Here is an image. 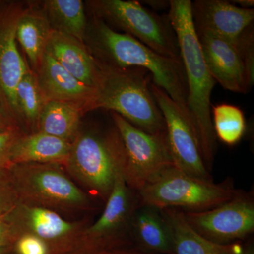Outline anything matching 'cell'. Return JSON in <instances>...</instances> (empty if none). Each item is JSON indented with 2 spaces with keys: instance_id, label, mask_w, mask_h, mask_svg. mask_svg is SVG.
Here are the masks:
<instances>
[{
  "instance_id": "1",
  "label": "cell",
  "mask_w": 254,
  "mask_h": 254,
  "mask_svg": "<svg viewBox=\"0 0 254 254\" xmlns=\"http://www.w3.org/2000/svg\"><path fill=\"white\" fill-rule=\"evenodd\" d=\"M83 43L102 64L116 68H143L149 71L152 83L164 90L190 120L188 86L182 59L159 55L129 35L115 31L92 14L88 18Z\"/></svg>"
},
{
  "instance_id": "2",
  "label": "cell",
  "mask_w": 254,
  "mask_h": 254,
  "mask_svg": "<svg viewBox=\"0 0 254 254\" xmlns=\"http://www.w3.org/2000/svg\"><path fill=\"white\" fill-rule=\"evenodd\" d=\"M191 1L171 0L168 16L175 30L188 86L187 109L207 170L211 171L217 150L212 119V91L216 81L209 72L193 26Z\"/></svg>"
},
{
  "instance_id": "3",
  "label": "cell",
  "mask_w": 254,
  "mask_h": 254,
  "mask_svg": "<svg viewBox=\"0 0 254 254\" xmlns=\"http://www.w3.org/2000/svg\"><path fill=\"white\" fill-rule=\"evenodd\" d=\"M126 161L125 145L112 119L110 125L94 124L80 130L64 168L90 195L105 203Z\"/></svg>"
},
{
  "instance_id": "4",
  "label": "cell",
  "mask_w": 254,
  "mask_h": 254,
  "mask_svg": "<svg viewBox=\"0 0 254 254\" xmlns=\"http://www.w3.org/2000/svg\"><path fill=\"white\" fill-rule=\"evenodd\" d=\"M100 64L101 75L91 111L114 112L146 133L166 134L165 119L150 91L151 73L143 68Z\"/></svg>"
},
{
  "instance_id": "5",
  "label": "cell",
  "mask_w": 254,
  "mask_h": 254,
  "mask_svg": "<svg viewBox=\"0 0 254 254\" xmlns=\"http://www.w3.org/2000/svg\"><path fill=\"white\" fill-rule=\"evenodd\" d=\"M58 164L22 163L6 173L21 203L63 213H88L95 209L91 195L82 190Z\"/></svg>"
},
{
  "instance_id": "6",
  "label": "cell",
  "mask_w": 254,
  "mask_h": 254,
  "mask_svg": "<svg viewBox=\"0 0 254 254\" xmlns=\"http://www.w3.org/2000/svg\"><path fill=\"white\" fill-rule=\"evenodd\" d=\"M242 193L232 184H216L184 173L172 166L137 192L139 205L160 210L176 208L184 212L210 210Z\"/></svg>"
},
{
  "instance_id": "7",
  "label": "cell",
  "mask_w": 254,
  "mask_h": 254,
  "mask_svg": "<svg viewBox=\"0 0 254 254\" xmlns=\"http://www.w3.org/2000/svg\"><path fill=\"white\" fill-rule=\"evenodd\" d=\"M87 5L92 15L113 30L123 31L159 55L182 59L168 14H156L134 0H92Z\"/></svg>"
},
{
  "instance_id": "8",
  "label": "cell",
  "mask_w": 254,
  "mask_h": 254,
  "mask_svg": "<svg viewBox=\"0 0 254 254\" xmlns=\"http://www.w3.org/2000/svg\"><path fill=\"white\" fill-rule=\"evenodd\" d=\"M126 150L124 177L127 185L138 192L174 163L167 133L153 135L132 125L118 114L110 112Z\"/></svg>"
},
{
  "instance_id": "9",
  "label": "cell",
  "mask_w": 254,
  "mask_h": 254,
  "mask_svg": "<svg viewBox=\"0 0 254 254\" xmlns=\"http://www.w3.org/2000/svg\"><path fill=\"white\" fill-rule=\"evenodd\" d=\"M123 173L117 175L103 213L82 234L81 248L110 252L133 247L131 220L139 203L137 192L128 187Z\"/></svg>"
},
{
  "instance_id": "10",
  "label": "cell",
  "mask_w": 254,
  "mask_h": 254,
  "mask_svg": "<svg viewBox=\"0 0 254 254\" xmlns=\"http://www.w3.org/2000/svg\"><path fill=\"white\" fill-rule=\"evenodd\" d=\"M185 220L207 240L230 245L240 242L254 232V194L242 191L233 199L210 210L184 212Z\"/></svg>"
},
{
  "instance_id": "11",
  "label": "cell",
  "mask_w": 254,
  "mask_h": 254,
  "mask_svg": "<svg viewBox=\"0 0 254 254\" xmlns=\"http://www.w3.org/2000/svg\"><path fill=\"white\" fill-rule=\"evenodd\" d=\"M24 3L0 0V103L23 129L16 104V89L18 82L30 69L18 48L16 25L24 9Z\"/></svg>"
},
{
  "instance_id": "12",
  "label": "cell",
  "mask_w": 254,
  "mask_h": 254,
  "mask_svg": "<svg viewBox=\"0 0 254 254\" xmlns=\"http://www.w3.org/2000/svg\"><path fill=\"white\" fill-rule=\"evenodd\" d=\"M150 88L165 119L169 148L175 166L190 176L213 181L190 120L164 90L152 82Z\"/></svg>"
},
{
  "instance_id": "13",
  "label": "cell",
  "mask_w": 254,
  "mask_h": 254,
  "mask_svg": "<svg viewBox=\"0 0 254 254\" xmlns=\"http://www.w3.org/2000/svg\"><path fill=\"white\" fill-rule=\"evenodd\" d=\"M20 233L39 237L48 245L51 254H66L81 247L82 234L88 220L70 221L50 209L21 203L11 212Z\"/></svg>"
},
{
  "instance_id": "14",
  "label": "cell",
  "mask_w": 254,
  "mask_h": 254,
  "mask_svg": "<svg viewBox=\"0 0 254 254\" xmlns=\"http://www.w3.org/2000/svg\"><path fill=\"white\" fill-rule=\"evenodd\" d=\"M209 72L225 89L247 93L254 78L248 69L238 48L231 42L208 33H196Z\"/></svg>"
},
{
  "instance_id": "15",
  "label": "cell",
  "mask_w": 254,
  "mask_h": 254,
  "mask_svg": "<svg viewBox=\"0 0 254 254\" xmlns=\"http://www.w3.org/2000/svg\"><path fill=\"white\" fill-rule=\"evenodd\" d=\"M195 32H208L237 46L241 36L254 19V9H244L223 0H196L191 2Z\"/></svg>"
},
{
  "instance_id": "16",
  "label": "cell",
  "mask_w": 254,
  "mask_h": 254,
  "mask_svg": "<svg viewBox=\"0 0 254 254\" xmlns=\"http://www.w3.org/2000/svg\"><path fill=\"white\" fill-rule=\"evenodd\" d=\"M35 73L45 101L78 105L85 114L91 111L95 89L73 76L50 55L45 53Z\"/></svg>"
},
{
  "instance_id": "17",
  "label": "cell",
  "mask_w": 254,
  "mask_h": 254,
  "mask_svg": "<svg viewBox=\"0 0 254 254\" xmlns=\"http://www.w3.org/2000/svg\"><path fill=\"white\" fill-rule=\"evenodd\" d=\"M46 53L82 83L94 89L98 86L101 67L83 42L52 30Z\"/></svg>"
},
{
  "instance_id": "18",
  "label": "cell",
  "mask_w": 254,
  "mask_h": 254,
  "mask_svg": "<svg viewBox=\"0 0 254 254\" xmlns=\"http://www.w3.org/2000/svg\"><path fill=\"white\" fill-rule=\"evenodd\" d=\"M133 247L155 254H176L171 230L160 209L138 205L131 224Z\"/></svg>"
},
{
  "instance_id": "19",
  "label": "cell",
  "mask_w": 254,
  "mask_h": 254,
  "mask_svg": "<svg viewBox=\"0 0 254 254\" xmlns=\"http://www.w3.org/2000/svg\"><path fill=\"white\" fill-rule=\"evenodd\" d=\"M71 143L41 131L24 133L13 145L11 162L12 165L51 163L64 167Z\"/></svg>"
},
{
  "instance_id": "20",
  "label": "cell",
  "mask_w": 254,
  "mask_h": 254,
  "mask_svg": "<svg viewBox=\"0 0 254 254\" xmlns=\"http://www.w3.org/2000/svg\"><path fill=\"white\" fill-rule=\"evenodd\" d=\"M175 241L176 254H241L245 245L241 242L219 245L195 232L185 220L183 211L176 208L160 210Z\"/></svg>"
},
{
  "instance_id": "21",
  "label": "cell",
  "mask_w": 254,
  "mask_h": 254,
  "mask_svg": "<svg viewBox=\"0 0 254 254\" xmlns=\"http://www.w3.org/2000/svg\"><path fill=\"white\" fill-rule=\"evenodd\" d=\"M52 29L41 6H25L17 21L16 39L26 55L28 64L36 72L46 53Z\"/></svg>"
},
{
  "instance_id": "22",
  "label": "cell",
  "mask_w": 254,
  "mask_h": 254,
  "mask_svg": "<svg viewBox=\"0 0 254 254\" xmlns=\"http://www.w3.org/2000/svg\"><path fill=\"white\" fill-rule=\"evenodd\" d=\"M84 111L78 105L50 100L43 105L37 131L57 137L71 143L81 130V120Z\"/></svg>"
},
{
  "instance_id": "23",
  "label": "cell",
  "mask_w": 254,
  "mask_h": 254,
  "mask_svg": "<svg viewBox=\"0 0 254 254\" xmlns=\"http://www.w3.org/2000/svg\"><path fill=\"white\" fill-rule=\"evenodd\" d=\"M41 7L53 31L84 40L88 23L82 0H45Z\"/></svg>"
},
{
  "instance_id": "24",
  "label": "cell",
  "mask_w": 254,
  "mask_h": 254,
  "mask_svg": "<svg viewBox=\"0 0 254 254\" xmlns=\"http://www.w3.org/2000/svg\"><path fill=\"white\" fill-rule=\"evenodd\" d=\"M16 100L22 127L32 132L37 131V124L43 105L44 98L36 73L31 68L18 82L16 89Z\"/></svg>"
},
{
  "instance_id": "25",
  "label": "cell",
  "mask_w": 254,
  "mask_h": 254,
  "mask_svg": "<svg viewBox=\"0 0 254 254\" xmlns=\"http://www.w3.org/2000/svg\"><path fill=\"white\" fill-rule=\"evenodd\" d=\"M213 124L217 139L225 144H237L245 135L247 124L243 112L235 105L222 104L212 106Z\"/></svg>"
},
{
  "instance_id": "26",
  "label": "cell",
  "mask_w": 254,
  "mask_h": 254,
  "mask_svg": "<svg viewBox=\"0 0 254 254\" xmlns=\"http://www.w3.org/2000/svg\"><path fill=\"white\" fill-rule=\"evenodd\" d=\"M19 199L6 170H0V216L12 211Z\"/></svg>"
},
{
  "instance_id": "27",
  "label": "cell",
  "mask_w": 254,
  "mask_h": 254,
  "mask_svg": "<svg viewBox=\"0 0 254 254\" xmlns=\"http://www.w3.org/2000/svg\"><path fill=\"white\" fill-rule=\"evenodd\" d=\"M15 254H51L49 247L39 237L23 233L15 241Z\"/></svg>"
},
{
  "instance_id": "28",
  "label": "cell",
  "mask_w": 254,
  "mask_h": 254,
  "mask_svg": "<svg viewBox=\"0 0 254 254\" xmlns=\"http://www.w3.org/2000/svg\"><path fill=\"white\" fill-rule=\"evenodd\" d=\"M24 133L20 128L0 132V170H8L12 165L11 151L15 142Z\"/></svg>"
},
{
  "instance_id": "29",
  "label": "cell",
  "mask_w": 254,
  "mask_h": 254,
  "mask_svg": "<svg viewBox=\"0 0 254 254\" xmlns=\"http://www.w3.org/2000/svg\"><path fill=\"white\" fill-rule=\"evenodd\" d=\"M21 234L11 215V212L0 216V242H15Z\"/></svg>"
},
{
  "instance_id": "30",
  "label": "cell",
  "mask_w": 254,
  "mask_h": 254,
  "mask_svg": "<svg viewBox=\"0 0 254 254\" xmlns=\"http://www.w3.org/2000/svg\"><path fill=\"white\" fill-rule=\"evenodd\" d=\"M20 128L14 120L10 118L9 115L5 111L2 105L0 103V132L11 129V128ZM22 129V128H21Z\"/></svg>"
},
{
  "instance_id": "31",
  "label": "cell",
  "mask_w": 254,
  "mask_h": 254,
  "mask_svg": "<svg viewBox=\"0 0 254 254\" xmlns=\"http://www.w3.org/2000/svg\"><path fill=\"white\" fill-rule=\"evenodd\" d=\"M108 254H155L150 252H144L135 247H126L120 250L112 251L108 252Z\"/></svg>"
},
{
  "instance_id": "32",
  "label": "cell",
  "mask_w": 254,
  "mask_h": 254,
  "mask_svg": "<svg viewBox=\"0 0 254 254\" xmlns=\"http://www.w3.org/2000/svg\"><path fill=\"white\" fill-rule=\"evenodd\" d=\"M14 242H0V254H15Z\"/></svg>"
},
{
  "instance_id": "33",
  "label": "cell",
  "mask_w": 254,
  "mask_h": 254,
  "mask_svg": "<svg viewBox=\"0 0 254 254\" xmlns=\"http://www.w3.org/2000/svg\"><path fill=\"white\" fill-rule=\"evenodd\" d=\"M66 254H108V252H98V251L82 247Z\"/></svg>"
},
{
  "instance_id": "34",
  "label": "cell",
  "mask_w": 254,
  "mask_h": 254,
  "mask_svg": "<svg viewBox=\"0 0 254 254\" xmlns=\"http://www.w3.org/2000/svg\"><path fill=\"white\" fill-rule=\"evenodd\" d=\"M232 2L240 4V7L244 8V9H252V6L254 5V0H235Z\"/></svg>"
},
{
  "instance_id": "35",
  "label": "cell",
  "mask_w": 254,
  "mask_h": 254,
  "mask_svg": "<svg viewBox=\"0 0 254 254\" xmlns=\"http://www.w3.org/2000/svg\"><path fill=\"white\" fill-rule=\"evenodd\" d=\"M241 254H254V244L253 240H250L244 247V250Z\"/></svg>"
}]
</instances>
